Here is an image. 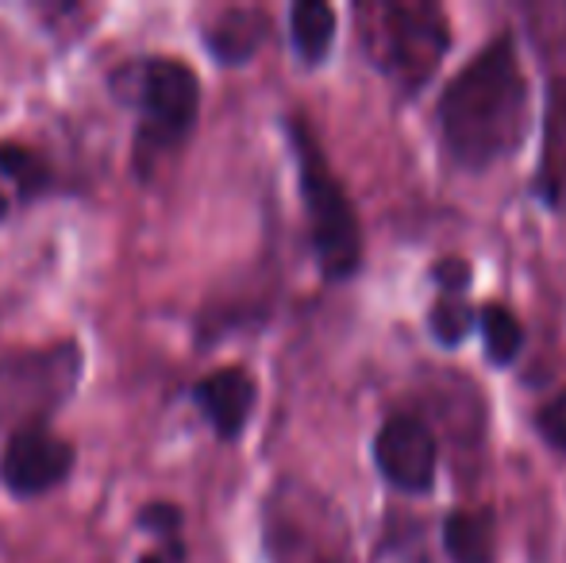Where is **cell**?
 Here are the masks:
<instances>
[{"label": "cell", "instance_id": "cell-14", "mask_svg": "<svg viewBox=\"0 0 566 563\" xmlns=\"http://www.w3.org/2000/svg\"><path fill=\"white\" fill-rule=\"evenodd\" d=\"M293 28V46L301 51L305 62H321L328 54L332 39H336V12L321 0H301L290 12Z\"/></svg>", "mask_w": 566, "mask_h": 563}, {"label": "cell", "instance_id": "cell-5", "mask_svg": "<svg viewBox=\"0 0 566 563\" xmlns=\"http://www.w3.org/2000/svg\"><path fill=\"white\" fill-rule=\"evenodd\" d=\"M82 371L74 344H54L46 352H20L0 363V428L43 425L70 398Z\"/></svg>", "mask_w": 566, "mask_h": 563}, {"label": "cell", "instance_id": "cell-11", "mask_svg": "<svg viewBox=\"0 0 566 563\" xmlns=\"http://www.w3.org/2000/svg\"><path fill=\"white\" fill-rule=\"evenodd\" d=\"M266 31L270 20L259 8H231L209 28V51L220 62H228V66H239V62H247L266 43Z\"/></svg>", "mask_w": 566, "mask_h": 563}, {"label": "cell", "instance_id": "cell-12", "mask_svg": "<svg viewBox=\"0 0 566 563\" xmlns=\"http://www.w3.org/2000/svg\"><path fill=\"white\" fill-rule=\"evenodd\" d=\"M443 544L454 563H493L497 525L490 510H459L443 525Z\"/></svg>", "mask_w": 566, "mask_h": 563}, {"label": "cell", "instance_id": "cell-4", "mask_svg": "<svg viewBox=\"0 0 566 563\" xmlns=\"http://www.w3.org/2000/svg\"><path fill=\"white\" fill-rule=\"evenodd\" d=\"M293 147H297L301 166V194H305L308 225H313V243L321 267L328 279H347L363 259V240H358V220L350 209L347 194H343L339 178L332 174L324 150L308 136L301 121H293Z\"/></svg>", "mask_w": 566, "mask_h": 563}, {"label": "cell", "instance_id": "cell-7", "mask_svg": "<svg viewBox=\"0 0 566 563\" xmlns=\"http://www.w3.org/2000/svg\"><path fill=\"white\" fill-rule=\"evenodd\" d=\"M70 467H74V448L46 432L43 425H31L12 432L8 440L4 456H0V482L20 498L46 494L66 479Z\"/></svg>", "mask_w": 566, "mask_h": 563}, {"label": "cell", "instance_id": "cell-10", "mask_svg": "<svg viewBox=\"0 0 566 563\" xmlns=\"http://www.w3.org/2000/svg\"><path fill=\"white\" fill-rule=\"evenodd\" d=\"M46 186H51V170L43 158L15 143H0V220L35 201Z\"/></svg>", "mask_w": 566, "mask_h": 563}, {"label": "cell", "instance_id": "cell-13", "mask_svg": "<svg viewBox=\"0 0 566 563\" xmlns=\"http://www.w3.org/2000/svg\"><path fill=\"white\" fill-rule=\"evenodd\" d=\"M539 189H547L555 205L566 201V77L552 90V113H547V143L539 163Z\"/></svg>", "mask_w": 566, "mask_h": 563}, {"label": "cell", "instance_id": "cell-9", "mask_svg": "<svg viewBox=\"0 0 566 563\" xmlns=\"http://www.w3.org/2000/svg\"><path fill=\"white\" fill-rule=\"evenodd\" d=\"M193 402L212 421V428H217L224 440H231V436L243 432L247 417H251V409H254V383L243 367H224L193 386Z\"/></svg>", "mask_w": 566, "mask_h": 563}, {"label": "cell", "instance_id": "cell-3", "mask_svg": "<svg viewBox=\"0 0 566 563\" xmlns=\"http://www.w3.org/2000/svg\"><path fill=\"white\" fill-rule=\"evenodd\" d=\"M266 552L274 563H350L347 521L321 490L277 482L266 498Z\"/></svg>", "mask_w": 566, "mask_h": 563}, {"label": "cell", "instance_id": "cell-1", "mask_svg": "<svg viewBox=\"0 0 566 563\" xmlns=\"http://www.w3.org/2000/svg\"><path fill=\"white\" fill-rule=\"evenodd\" d=\"M532 90L513 35H497L478 51L440 97V136L451 163L462 170L509 158L528 136Z\"/></svg>", "mask_w": 566, "mask_h": 563}, {"label": "cell", "instance_id": "cell-8", "mask_svg": "<svg viewBox=\"0 0 566 563\" xmlns=\"http://www.w3.org/2000/svg\"><path fill=\"white\" fill-rule=\"evenodd\" d=\"M374 459L378 471L409 494H424L436 482V436L417 417H389L374 440Z\"/></svg>", "mask_w": 566, "mask_h": 563}, {"label": "cell", "instance_id": "cell-17", "mask_svg": "<svg viewBox=\"0 0 566 563\" xmlns=\"http://www.w3.org/2000/svg\"><path fill=\"white\" fill-rule=\"evenodd\" d=\"M539 432L547 436V440L555 444V448L566 451V386L559 394H555L552 402H547V409L539 414Z\"/></svg>", "mask_w": 566, "mask_h": 563}, {"label": "cell", "instance_id": "cell-6", "mask_svg": "<svg viewBox=\"0 0 566 563\" xmlns=\"http://www.w3.org/2000/svg\"><path fill=\"white\" fill-rule=\"evenodd\" d=\"M197 101H201V85L186 62H143L139 82H135V105L143 113V139L150 147H174L186 139L197 121Z\"/></svg>", "mask_w": 566, "mask_h": 563}, {"label": "cell", "instance_id": "cell-18", "mask_svg": "<svg viewBox=\"0 0 566 563\" xmlns=\"http://www.w3.org/2000/svg\"><path fill=\"white\" fill-rule=\"evenodd\" d=\"M436 279H440V285H451V290H467L470 271L462 259H443V263L436 267Z\"/></svg>", "mask_w": 566, "mask_h": 563}, {"label": "cell", "instance_id": "cell-19", "mask_svg": "<svg viewBox=\"0 0 566 563\" xmlns=\"http://www.w3.org/2000/svg\"><path fill=\"white\" fill-rule=\"evenodd\" d=\"M143 563H166V556H163V552H155V556H147Z\"/></svg>", "mask_w": 566, "mask_h": 563}, {"label": "cell", "instance_id": "cell-15", "mask_svg": "<svg viewBox=\"0 0 566 563\" xmlns=\"http://www.w3.org/2000/svg\"><path fill=\"white\" fill-rule=\"evenodd\" d=\"M474 324H482V336H485V347H490L493 363H513L516 359V352H521V344H524V329L509 309L485 305L482 313L474 316Z\"/></svg>", "mask_w": 566, "mask_h": 563}, {"label": "cell", "instance_id": "cell-2", "mask_svg": "<svg viewBox=\"0 0 566 563\" xmlns=\"http://www.w3.org/2000/svg\"><path fill=\"white\" fill-rule=\"evenodd\" d=\"M363 43L370 62L401 90H420L451 46V28L443 8L420 0H386L358 12Z\"/></svg>", "mask_w": 566, "mask_h": 563}, {"label": "cell", "instance_id": "cell-16", "mask_svg": "<svg viewBox=\"0 0 566 563\" xmlns=\"http://www.w3.org/2000/svg\"><path fill=\"white\" fill-rule=\"evenodd\" d=\"M474 329V313H470L467 305H459V301L443 298L440 305L432 309V332L440 344H462V336Z\"/></svg>", "mask_w": 566, "mask_h": 563}]
</instances>
